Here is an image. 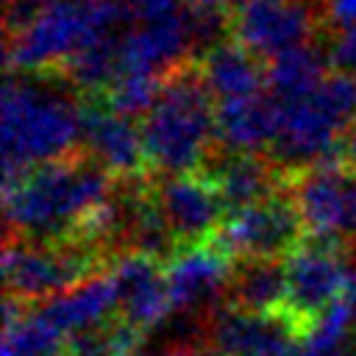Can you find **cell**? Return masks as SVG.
I'll list each match as a JSON object with an SVG mask.
<instances>
[{"instance_id": "obj_1", "label": "cell", "mask_w": 356, "mask_h": 356, "mask_svg": "<svg viewBox=\"0 0 356 356\" xmlns=\"http://www.w3.org/2000/svg\"><path fill=\"white\" fill-rule=\"evenodd\" d=\"M114 192V175L89 153L39 164L6 181L8 239L64 242L86 236L92 220Z\"/></svg>"}, {"instance_id": "obj_2", "label": "cell", "mask_w": 356, "mask_h": 356, "mask_svg": "<svg viewBox=\"0 0 356 356\" xmlns=\"http://www.w3.org/2000/svg\"><path fill=\"white\" fill-rule=\"evenodd\" d=\"M83 108L44 75L11 72L3 89V184L78 153Z\"/></svg>"}, {"instance_id": "obj_3", "label": "cell", "mask_w": 356, "mask_h": 356, "mask_svg": "<svg viewBox=\"0 0 356 356\" xmlns=\"http://www.w3.org/2000/svg\"><path fill=\"white\" fill-rule=\"evenodd\" d=\"M147 164L164 175L195 172L206 159H211V145L217 142V108L203 72L195 64L172 70L153 108L142 122Z\"/></svg>"}, {"instance_id": "obj_4", "label": "cell", "mask_w": 356, "mask_h": 356, "mask_svg": "<svg viewBox=\"0 0 356 356\" xmlns=\"http://www.w3.org/2000/svg\"><path fill=\"white\" fill-rule=\"evenodd\" d=\"M131 25V0H50L22 31L8 36V67L31 75L64 70L81 50L125 33Z\"/></svg>"}, {"instance_id": "obj_5", "label": "cell", "mask_w": 356, "mask_h": 356, "mask_svg": "<svg viewBox=\"0 0 356 356\" xmlns=\"http://www.w3.org/2000/svg\"><path fill=\"white\" fill-rule=\"evenodd\" d=\"M356 120V78L328 75L309 97L281 103V125L270 145V161L284 172L331 161L339 136Z\"/></svg>"}, {"instance_id": "obj_6", "label": "cell", "mask_w": 356, "mask_h": 356, "mask_svg": "<svg viewBox=\"0 0 356 356\" xmlns=\"http://www.w3.org/2000/svg\"><path fill=\"white\" fill-rule=\"evenodd\" d=\"M106 259L108 250L86 236L64 242L8 239L3 250L6 298L36 306L97 275Z\"/></svg>"}, {"instance_id": "obj_7", "label": "cell", "mask_w": 356, "mask_h": 356, "mask_svg": "<svg viewBox=\"0 0 356 356\" xmlns=\"http://www.w3.org/2000/svg\"><path fill=\"white\" fill-rule=\"evenodd\" d=\"M286 192L312 239L342 250L356 245V170L342 159L286 175Z\"/></svg>"}, {"instance_id": "obj_8", "label": "cell", "mask_w": 356, "mask_h": 356, "mask_svg": "<svg viewBox=\"0 0 356 356\" xmlns=\"http://www.w3.org/2000/svg\"><path fill=\"white\" fill-rule=\"evenodd\" d=\"M306 225L300 211L284 189L259 200L248 209L231 211L217 231L214 242L236 261V259H286L306 236Z\"/></svg>"}, {"instance_id": "obj_9", "label": "cell", "mask_w": 356, "mask_h": 356, "mask_svg": "<svg viewBox=\"0 0 356 356\" xmlns=\"http://www.w3.org/2000/svg\"><path fill=\"white\" fill-rule=\"evenodd\" d=\"M345 278H348V256H342V248L320 239H303L286 256L284 312L306 334V328L342 298Z\"/></svg>"}, {"instance_id": "obj_10", "label": "cell", "mask_w": 356, "mask_h": 356, "mask_svg": "<svg viewBox=\"0 0 356 356\" xmlns=\"http://www.w3.org/2000/svg\"><path fill=\"white\" fill-rule=\"evenodd\" d=\"M231 270L234 259L214 239L181 248L164 267L172 312L184 317H209L228 300Z\"/></svg>"}, {"instance_id": "obj_11", "label": "cell", "mask_w": 356, "mask_h": 356, "mask_svg": "<svg viewBox=\"0 0 356 356\" xmlns=\"http://www.w3.org/2000/svg\"><path fill=\"white\" fill-rule=\"evenodd\" d=\"M234 39L256 58L273 61L314 36V8L309 0H259L234 11Z\"/></svg>"}, {"instance_id": "obj_12", "label": "cell", "mask_w": 356, "mask_h": 356, "mask_svg": "<svg viewBox=\"0 0 356 356\" xmlns=\"http://www.w3.org/2000/svg\"><path fill=\"white\" fill-rule=\"evenodd\" d=\"M303 331L286 312H248L231 303L206 320V339L222 356H292Z\"/></svg>"}, {"instance_id": "obj_13", "label": "cell", "mask_w": 356, "mask_h": 356, "mask_svg": "<svg viewBox=\"0 0 356 356\" xmlns=\"http://www.w3.org/2000/svg\"><path fill=\"white\" fill-rule=\"evenodd\" d=\"M153 189L178 250L211 242L228 217L225 203L209 175H164L153 184Z\"/></svg>"}, {"instance_id": "obj_14", "label": "cell", "mask_w": 356, "mask_h": 356, "mask_svg": "<svg viewBox=\"0 0 356 356\" xmlns=\"http://www.w3.org/2000/svg\"><path fill=\"white\" fill-rule=\"evenodd\" d=\"M108 273L117 286V317L139 334H147L172 312L159 259L145 253H120Z\"/></svg>"}, {"instance_id": "obj_15", "label": "cell", "mask_w": 356, "mask_h": 356, "mask_svg": "<svg viewBox=\"0 0 356 356\" xmlns=\"http://www.w3.org/2000/svg\"><path fill=\"white\" fill-rule=\"evenodd\" d=\"M33 312L72 345L75 339L108 325L117 317L114 278H111V273L108 275L97 273V275L81 281L78 286L36 303Z\"/></svg>"}, {"instance_id": "obj_16", "label": "cell", "mask_w": 356, "mask_h": 356, "mask_svg": "<svg viewBox=\"0 0 356 356\" xmlns=\"http://www.w3.org/2000/svg\"><path fill=\"white\" fill-rule=\"evenodd\" d=\"M83 147L117 181L139 178L147 164L142 128L114 108H83Z\"/></svg>"}, {"instance_id": "obj_17", "label": "cell", "mask_w": 356, "mask_h": 356, "mask_svg": "<svg viewBox=\"0 0 356 356\" xmlns=\"http://www.w3.org/2000/svg\"><path fill=\"white\" fill-rule=\"evenodd\" d=\"M206 175L217 186L228 214L267 200L270 195L281 192L286 181V175L259 153H211Z\"/></svg>"}, {"instance_id": "obj_18", "label": "cell", "mask_w": 356, "mask_h": 356, "mask_svg": "<svg viewBox=\"0 0 356 356\" xmlns=\"http://www.w3.org/2000/svg\"><path fill=\"white\" fill-rule=\"evenodd\" d=\"M281 125V103L264 92L217 106V145L222 153H261Z\"/></svg>"}, {"instance_id": "obj_19", "label": "cell", "mask_w": 356, "mask_h": 356, "mask_svg": "<svg viewBox=\"0 0 356 356\" xmlns=\"http://www.w3.org/2000/svg\"><path fill=\"white\" fill-rule=\"evenodd\" d=\"M203 81L209 92L220 103L248 100L256 95H264L267 89V70L261 67V58H256L248 47L239 42H220L214 44L200 64Z\"/></svg>"}, {"instance_id": "obj_20", "label": "cell", "mask_w": 356, "mask_h": 356, "mask_svg": "<svg viewBox=\"0 0 356 356\" xmlns=\"http://www.w3.org/2000/svg\"><path fill=\"white\" fill-rule=\"evenodd\" d=\"M248 312H284L286 306V259H236L228 281V300Z\"/></svg>"}, {"instance_id": "obj_21", "label": "cell", "mask_w": 356, "mask_h": 356, "mask_svg": "<svg viewBox=\"0 0 356 356\" xmlns=\"http://www.w3.org/2000/svg\"><path fill=\"white\" fill-rule=\"evenodd\" d=\"M328 53L320 50L317 44H300L278 58L270 61L267 67V92L278 103H292L309 97L328 75Z\"/></svg>"}, {"instance_id": "obj_22", "label": "cell", "mask_w": 356, "mask_h": 356, "mask_svg": "<svg viewBox=\"0 0 356 356\" xmlns=\"http://www.w3.org/2000/svg\"><path fill=\"white\" fill-rule=\"evenodd\" d=\"M325 53H328V64L337 72H345V75H353L356 78V25L339 28L331 36Z\"/></svg>"}, {"instance_id": "obj_23", "label": "cell", "mask_w": 356, "mask_h": 356, "mask_svg": "<svg viewBox=\"0 0 356 356\" xmlns=\"http://www.w3.org/2000/svg\"><path fill=\"white\" fill-rule=\"evenodd\" d=\"M161 356H222L209 339H178L172 342Z\"/></svg>"}, {"instance_id": "obj_24", "label": "cell", "mask_w": 356, "mask_h": 356, "mask_svg": "<svg viewBox=\"0 0 356 356\" xmlns=\"http://www.w3.org/2000/svg\"><path fill=\"white\" fill-rule=\"evenodd\" d=\"M323 8L339 28L356 25V0H323Z\"/></svg>"}, {"instance_id": "obj_25", "label": "cell", "mask_w": 356, "mask_h": 356, "mask_svg": "<svg viewBox=\"0 0 356 356\" xmlns=\"http://www.w3.org/2000/svg\"><path fill=\"white\" fill-rule=\"evenodd\" d=\"M339 159L350 167V170H356V120L348 125V131L342 134V142H339Z\"/></svg>"}, {"instance_id": "obj_26", "label": "cell", "mask_w": 356, "mask_h": 356, "mask_svg": "<svg viewBox=\"0 0 356 356\" xmlns=\"http://www.w3.org/2000/svg\"><path fill=\"white\" fill-rule=\"evenodd\" d=\"M342 300L350 306V312L356 314V261L348 259V278H345V292H342Z\"/></svg>"}, {"instance_id": "obj_27", "label": "cell", "mask_w": 356, "mask_h": 356, "mask_svg": "<svg viewBox=\"0 0 356 356\" xmlns=\"http://www.w3.org/2000/svg\"><path fill=\"white\" fill-rule=\"evenodd\" d=\"M192 6H211V8H242L248 3H259V0H189Z\"/></svg>"}]
</instances>
